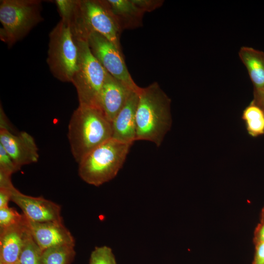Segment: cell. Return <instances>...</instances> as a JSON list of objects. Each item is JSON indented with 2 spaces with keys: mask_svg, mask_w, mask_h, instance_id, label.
I'll list each match as a JSON object with an SVG mask.
<instances>
[{
  "mask_svg": "<svg viewBox=\"0 0 264 264\" xmlns=\"http://www.w3.org/2000/svg\"><path fill=\"white\" fill-rule=\"evenodd\" d=\"M17 264H19V263Z\"/></svg>",
  "mask_w": 264,
  "mask_h": 264,
  "instance_id": "30",
  "label": "cell"
},
{
  "mask_svg": "<svg viewBox=\"0 0 264 264\" xmlns=\"http://www.w3.org/2000/svg\"><path fill=\"white\" fill-rule=\"evenodd\" d=\"M42 1L1 0L0 39L9 47L25 37L43 21Z\"/></svg>",
  "mask_w": 264,
  "mask_h": 264,
  "instance_id": "5",
  "label": "cell"
},
{
  "mask_svg": "<svg viewBox=\"0 0 264 264\" xmlns=\"http://www.w3.org/2000/svg\"><path fill=\"white\" fill-rule=\"evenodd\" d=\"M255 251L252 264H264V242H254Z\"/></svg>",
  "mask_w": 264,
  "mask_h": 264,
  "instance_id": "25",
  "label": "cell"
},
{
  "mask_svg": "<svg viewBox=\"0 0 264 264\" xmlns=\"http://www.w3.org/2000/svg\"><path fill=\"white\" fill-rule=\"evenodd\" d=\"M27 224L32 237L42 251L60 245H75L73 236L63 222H35L27 219Z\"/></svg>",
  "mask_w": 264,
  "mask_h": 264,
  "instance_id": "11",
  "label": "cell"
},
{
  "mask_svg": "<svg viewBox=\"0 0 264 264\" xmlns=\"http://www.w3.org/2000/svg\"><path fill=\"white\" fill-rule=\"evenodd\" d=\"M120 30L132 29L142 25L144 13L132 0H106Z\"/></svg>",
  "mask_w": 264,
  "mask_h": 264,
  "instance_id": "15",
  "label": "cell"
},
{
  "mask_svg": "<svg viewBox=\"0 0 264 264\" xmlns=\"http://www.w3.org/2000/svg\"><path fill=\"white\" fill-rule=\"evenodd\" d=\"M20 169L0 144V170L12 175Z\"/></svg>",
  "mask_w": 264,
  "mask_h": 264,
  "instance_id": "22",
  "label": "cell"
},
{
  "mask_svg": "<svg viewBox=\"0 0 264 264\" xmlns=\"http://www.w3.org/2000/svg\"><path fill=\"white\" fill-rule=\"evenodd\" d=\"M132 145L112 138L104 142L78 163L80 177L95 186L111 180L122 167Z\"/></svg>",
  "mask_w": 264,
  "mask_h": 264,
  "instance_id": "3",
  "label": "cell"
},
{
  "mask_svg": "<svg viewBox=\"0 0 264 264\" xmlns=\"http://www.w3.org/2000/svg\"><path fill=\"white\" fill-rule=\"evenodd\" d=\"M28 231L25 216L21 222L0 230V264L18 263Z\"/></svg>",
  "mask_w": 264,
  "mask_h": 264,
  "instance_id": "13",
  "label": "cell"
},
{
  "mask_svg": "<svg viewBox=\"0 0 264 264\" xmlns=\"http://www.w3.org/2000/svg\"><path fill=\"white\" fill-rule=\"evenodd\" d=\"M14 189L9 190L0 188V209L9 207L8 203L11 200L12 191Z\"/></svg>",
  "mask_w": 264,
  "mask_h": 264,
  "instance_id": "27",
  "label": "cell"
},
{
  "mask_svg": "<svg viewBox=\"0 0 264 264\" xmlns=\"http://www.w3.org/2000/svg\"><path fill=\"white\" fill-rule=\"evenodd\" d=\"M252 101L264 111V87L254 88L253 99Z\"/></svg>",
  "mask_w": 264,
  "mask_h": 264,
  "instance_id": "26",
  "label": "cell"
},
{
  "mask_svg": "<svg viewBox=\"0 0 264 264\" xmlns=\"http://www.w3.org/2000/svg\"><path fill=\"white\" fill-rule=\"evenodd\" d=\"M87 43L93 55L110 75L132 90L139 91L141 88L135 84L130 74L121 50L96 32L89 34Z\"/></svg>",
  "mask_w": 264,
  "mask_h": 264,
  "instance_id": "8",
  "label": "cell"
},
{
  "mask_svg": "<svg viewBox=\"0 0 264 264\" xmlns=\"http://www.w3.org/2000/svg\"><path fill=\"white\" fill-rule=\"evenodd\" d=\"M133 3L143 13L151 12L160 7L164 1L161 0H132Z\"/></svg>",
  "mask_w": 264,
  "mask_h": 264,
  "instance_id": "24",
  "label": "cell"
},
{
  "mask_svg": "<svg viewBox=\"0 0 264 264\" xmlns=\"http://www.w3.org/2000/svg\"><path fill=\"white\" fill-rule=\"evenodd\" d=\"M138 101V92L133 91L111 122L112 138L132 144L136 141L135 115Z\"/></svg>",
  "mask_w": 264,
  "mask_h": 264,
  "instance_id": "14",
  "label": "cell"
},
{
  "mask_svg": "<svg viewBox=\"0 0 264 264\" xmlns=\"http://www.w3.org/2000/svg\"><path fill=\"white\" fill-rule=\"evenodd\" d=\"M171 100L157 82L138 91L136 140H146L159 147L172 126Z\"/></svg>",
  "mask_w": 264,
  "mask_h": 264,
  "instance_id": "1",
  "label": "cell"
},
{
  "mask_svg": "<svg viewBox=\"0 0 264 264\" xmlns=\"http://www.w3.org/2000/svg\"><path fill=\"white\" fill-rule=\"evenodd\" d=\"M133 91L109 73L100 93L98 107L111 123Z\"/></svg>",
  "mask_w": 264,
  "mask_h": 264,
  "instance_id": "12",
  "label": "cell"
},
{
  "mask_svg": "<svg viewBox=\"0 0 264 264\" xmlns=\"http://www.w3.org/2000/svg\"><path fill=\"white\" fill-rule=\"evenodd\" d=\"M67 136L72 155L79 163L112 138L111 123L99 108L79 105L69 120Z\"/></svg>",
  "mask_w": 264,
  "mask_h": 264,
  "instance_id": "2",
  "label": "cell"
},
{
  "mask_svg": "<svg viewBox=\"0 0 264 264\" xmlns=\"http://www.w3.org/2000/svg\"><path fill=\"white\" fill-rule=\"evenodd\" d=\"M242 118L250 136L256 137L264 134V111L252 101L243 110Z\"/></svg>",
  "mask_w": 264,
  "mask_h": 264,
  "instance_id": "17",
  "label": "cell"
},
{
  "mask_svg": "<svg viewBox=\"0 0 264 264\" xmlns=\"http://www.w3.org/2000/svg\"><path fill=\"white\" fill-rule=\"evenodd\" d=\"M254 243L259 242H264V220L260 222L255 228L254 233Z\"/></svg>",
  "mask_w": 264,
  "mask_h": 264,
  "instance_id": "28",
  "label": "cell"
},
{
  "mask_svg": "<svg viewBox=\"0 0 264 264\" xmlns=\"http://www.w3.org/2000/svg\"><path fill=\"white\" fill-rule=\"evenodd\" d=\"M76 255L74 245H64L42 251L41 264H71Z\"/></svg>",
  "mask_w": 264,
  "mask_h": 264,
  "instance_id": "18",
  "label": "cell"
},
{
  "mask_svg": "<svg viewBox=\"0 0 264 264\" xmlns=\"http://www.w3.org/2000/svg\"><path fill=\"white\" fill-rule=\"evenodd\" d=\"M54 2L61 19L69 22L74 12L76 0H56Z\"/></svg>",
  "mask_w": 264,
  "mask_h": 264,
  "instance_id": "23",
  "label": "cell"
},
{
  "mask_svg": "<svg viewBox=\"0 0 264 264\" xmlns=\"http://www.w3.org/2000/svg\"><path fill=\"white\" fill-rule=\"evenodd\" d=\"M0 144L20 168L38 161L37 145L33 137L25 132L15 134L9 129L0 128Z\"/></svg>",
  "mask_w": 264,
  "mask_h": 264,
  "instance_id": "10",
  "label": "cell"
},
{
  "mask_svg": "<svg viewBox=\"0 0 264 264\" xmlns=\"http://www.w3.org/2000/svg\"><path fill=\"white\" fill-rule=\"evenodd\" d=\"M239 57L246 68L254 88L264 87V52L251 47L243 46Z\"/></svg>",
  "mask_w": 264,
  "mask_h": 264,
  "instance_id": "16",
  "label": "cell"
},
{
  "mask_svg": "<svg viewBox=\"0 0 264 264\" xmlns=\"http://www.w3.org/2000/svg\"><path fill=\"white\" fill-rule=\"evenodd\" d=\"M69 22L75 38L87 41L92 32L106 38L119 49L120 30L106 0H76Z\"/></svg>",
  "mask_w": 264,
  "mask_h": 264,
  "instance_id": "4",
  "label": "cell"
},
{
  "mask_svg": "<svg viewBox=\"0 0 264 264\" xmlns=\"http://www.w3.org/2000/svg\"><path fill=\"white\" fill-rule=\"evenodd\" d=\"M89 264H117L112 249L107 246L95 247L91 252Z\"/></svg>",
  "mask_w": 264,
  "mask_h": 264,
  "instance_id": "20",
  "label": "cell"
},
{
  "mask_svg": "<svg viewBox=\"0 0 264 264\" xmlns=\"http://www.w3.org/2000/svg\"><path fill=\"white\" fill-rule=\"evenodd\" d=\"M24 218L23 214H20L13 208L0 209V230L21 222Z\"/></svg>",
  "mask_w": 264,
  "mask_h": 264,
  "instance_id": "21",
  "label": "cell"
},
{
  "mask_svg": "<svg viewBox=\"0 0 264 264\" xmlns=\"http://www.w3.org/2000/svg\"><path fill=\"white\" fill-rule=\"evenodd\" d=\"M78 47L77 70L71 82L79 105L98 107L100 93L109 73L92 54L87 41L76 39Z\"/></svg>",
  "mask_w": 264,
  "mask_h": 264,
  "instance_id": "7",
  "label": "cell"
},
{
  "mask_svg": "<svg viewBox=\"0 0 264 264\" xmlns=\"http://www.w3.org/2000/svg\"><path fill=\"white\" fill-rule=\"evenodd\" d=\"M261 220H264V206L263 208L262 211H261Z\"/></svg>",
  "mask_w": 264,
  "mask_h": 264,
  "instance_id": "29",
  "label": "cell"
},
{
  "mask_svg": "<svg viewBox=\"0 0 264 264\" xmlns=\"http://www.w3.org/2000/svg\"><path fill=\"white\" fill-rule=\"evenodd\" d=\"M78 55L70 24L61 19L49 34L46 62L53 76L63 82H71L77 70Z\"/></svg>",
  "mask_w": 264,
  "mask_h": 264,
  "instance_id": "6",
  "label": "cell"
},
{
  "mask_svg": "<svg viewBox=\"0 0 264 264\" xmlns=\"http://www.w3.org/2000/svg\"><path fill=\"white\" fill-rule=\"evenodd\" d=\"M41 250L32 237L28 230L24 241L18 263L41 264Z\"/></svg>",
  "mask_w": 264,
  "mask_h": 264,
  "instance_id": "19",
  "label": "cell"
},
{
  "mask_svg": "<svg viewBox=\"0 0 264 264\" xmlns=\"http://www.w3.org/2000/svg\"><path fill=\"white\" fill-rule=\"evenodd\" d=\"M11 200L22 211L29 220L35 222H63L61 206L42 197L23 194L16 188L12 191Z\"/></svg>",
  "mask_w": 264,
  "mask_h": 264,
  "instance_id": "9",
  "label": "cell"
}]
</instances>
